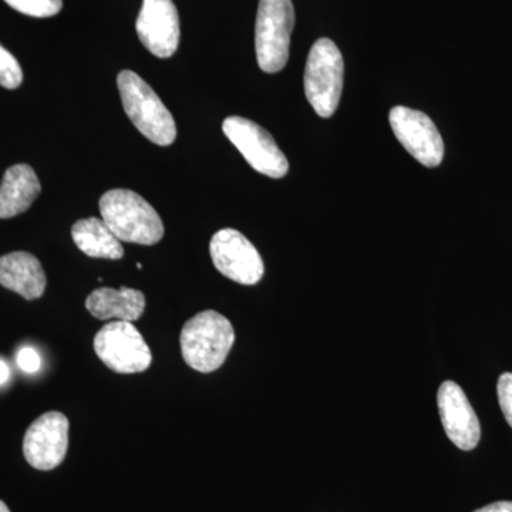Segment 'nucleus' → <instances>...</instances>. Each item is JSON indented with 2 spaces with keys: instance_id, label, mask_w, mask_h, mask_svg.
I'll use <instances>...</instances> for the list:
<instances>
[{
  "instance_id": "obj_21",
  "label": "nucleus",
  "mask_w": 512,
  "mask_h": 512,
  "mask_svg": "<svg viewBox=\"0 0 512 512\" xmlns=\"http://www.w3.org/2000/svg\"><path fill=\"white\" fill-rule=\"evenodd\" d=\"M474 512H512V501H498Z\"/></svg>"
},
{
  "instance_id": "obj_13",
  "label": "nucleus",
  "mask_w": 512,
  "mask_h": 512,
  "mask_svg": "<svg viewBox=\"0 0 512 512\" xmlns=\"http://www.w3.org/2000/svg\"><path fill=\"white\" fill-rule=\"evenodd\" d=\"M42 264L29 252H12L0 256V285L23 296L26 301L39 299L46 291Z\"/></svg>"
},
{
  "instance_id": "obj_4",
  "label": "nucleus",
  "mask_w": 512,
  "mask_h": 512,
  "mask_svg": "<svg viewBox=\"0 0 512 512\" xmlns=\"http://www.w3.org/2000/svg\"><path fill=\"white\" fill-rule=\"evenodd\" d=\"M293 26L292 0H259L255 50L259 67L265 73L281 72L288 63Z\"/></svg>"
},
{
  "instance_id": "obj_6",
  "label": "nucleus",
  "mask_w": 512,
  "mask_h": 512,
  "mask_svg": "<svg viewBox=\"0 0 512 512\" xmlns=\"http://www.w3.org/2000/svg\"><path fill=\"white\" fill-rule=\"evenodd\" d=\"M93 345L101 362L120 375L146 372L153 362L146 340L131 322L107 323L97 332Z\"/></svg>"
},
{
  "instance_id": "obj_17",
  "label": "nucleus",
  "mask_w": 512,
  "mask_h": 512,
  "mask_svg": "<svg viewBox=\"0 0 512 512\" xmlns=\"http://www.w3.org/2000/svg\"><path fill=\"white\" fill-rule=\"evenodd\" d=\"M10 8L32 18H52L63 8V0H5Z\"/></svg>"
},
{
  "instance_id": "obj_14",
  "label": "nucleus",
  "mask_w": 512,
  "mask_h": 512,
  "mask_svg": "<svg viewBox=\"0 0 512 512\" xmlns=\"http://www.w3.org/2000/svg\"><path fill=\"white\" fill-rule=\"evenodd\" d=\"M86 309L96 319H119L133 323L146 311V296L126 286L120 289L99 288L87 296Z\"/></svg>"
},
{
  "instance_id": "obj_15",
  "label": "nucleus",
  "mask_w": 512,
  "mask_h": 512,
  "mask_svg": "<svg viewBox=\"0 0 512 512\" xmlns=\"http://www.w3.org/2000/svg\"><path fill=\"white\" fill-rule=\"evenodd\" d=\"M40 191L39 178L30 165L18 164L8 168L0 184V220L28 211Z\"/></svg>"
},
{
  "instance_id": "obj_18",
  "label": "nucleus",
  "mask_w": 512,
  "mask_h": 512,
  "mask_svg": "<svg viewBox=\"0 0 512 512\" xmlns=\"http://www.w3.org/2000/svg\"><path fill=\"white\" fill-rule=\"evenodd\" d=\"M23 82L22 67L16 57L0 45V86L5 89H18Z\"/></svg>"
},
{
  "instance_id": "obj_9",
  "label": "nucleus",
  "mask_w": 512,
  "mask_h": 512,
  "mask_svg": "<svg viewBox=\"0 0 512 512\" xmlns=\"http://www.w3.org/2000/svg\"><path fill=\"white\" fill-rule=\"evenodd\" d=\"M394 136L424 167H439L444 157V143L436 124L421 111L397 106L390 110Z\"/></svg>"
},
{
  "instance_id": "obj_1",
  "label": "nucleus",
  "mask_w": 512,
  "mask_h": 512,
  "mask_svg": "<svg viewBox=\"0 0 512 512\" xmlns=\"http://www.w3.org/2000/svg\"><path fill=\"white\" fill-rule=\"evenodd\" d=\"M101 220L121 242L156 245L164 237L158 212L137 192L110 190L100 198Z\"/></svg>"
},
{
  "instance_id": "obj_3",
  "label": "nucleus",
  "mask_w": 512,
  "mask_h": 512,
  "mask_svg": "<svg viewBox=\"0 0 512 512\" xmlns=\"http://www.w3.org/2000/svg\"><path fill=\"white\" fill-rule=\"evenodd\" d=\"M117 87L124 111L137 130L157 146H171L177 137L174 117L150 84L137 73L123 70L117 77Z\"/></svg>"
},
{
  "instance_id": "obj_10",
  "label": "nucleus",
  "mask_w": 512,
  "mask_h": 512,
  "mask_svg": "<svg viewBox=\"0 0 512 512\" xmlns=\"http://www.w3.org/2000/svg\"><path fill=\"white\" fill-rule=\"evenodd\" d=\"M69 427V419L60 412L33 421L23 439V454L30 466L40 471L59 467L69 448Z\"/></svg>"
},
{
  "instance_id": "obj_23",
  "label": "nucleus",
  "mask_w": 512,
  "mask_h": 512,
  "mask_svg": "<svg viewBox=\"0 0 512 512\" xmlns=\"http://www.w3.org/2000/svg\"><path fill=\"white\" fill-rule=\"evenodd\" d=\"M0 512H10L8 505L0 501Z\"/></svg>"
},
{
  "instance_id": "obj_8",
  "label": "nucleus",
  "mask_w": 512,
  "mask_h": 512,
  "mask_svg": "<svg viewBox=\"0 0 512 512\" xmlns=\"http://www.w3.org/2000/svg\"><path fill=\"white\" fill-rule=\"evenodd\" d=\"M210 254L215 268L237 284L256 285L264 278V261L258 249L237 229L218 231L211 239Z\"/></svg>"
},
{
  "instance_id": "obj_11",
  "label": "nucleus",
  "mask_w": 512,
  "mask_h": 512,
  "mask_svg": "<svg viewBox=\"0 0 512 512\" xmlns=\"http://www.w3.org/2000/svg\"><path fill=\"white\" fill-rule=\"evenodd\" d=\"M136 30L151 55L168 59L180 45V18L173 0H143Z\"/></svg>"
},
{
  "instance_id": "obj_5",
  "label": "nucleus",
  "mask_w": 512,
  "mask_h": 512,
  "mask_svg": "<svg viewBox=\"0 0 512 512\" xmlns=\"http://www.w3.org/2000/svg\"><path fill=\"white\" fill-rule=\"evenodd\" d=\"M342 53L330 39H319L309 52L305 70L306 99L318 116L328 119L338 109L343 89Z\"/></svg>"
},
{
  "instance_id": "obj_22",
  "label": "nucleus",
  "mask_w": 512,
  "mask_h": 512,
  "mask_svg": "<svg viewBox=\"0 0 512 512\" xmlns=\"http://www.w3.org/2000/svg\"><path fill=\"white\" fill-rule=\"evenodd\" d=\"M10 376L9 366L3 360H0V386L8 382Z\"/></svg>"
},
{
  "instance_id": "obj_12",
  "label": "nucleus",
  "mask_w": 512,
  "mask_h": 512,
  "mask_svg": "<svg viewBox=\"0 0 512 512\" xmlns=\"http://www.w3.org/2000/svg\"><path fill=\"white\" fill-rule=\"evenodd\" d=\"M437 406L448 439L460 450H474L481 439L480 421L463 389L450 380L444 382L437 393Z\"/></svg>"
},
{
  "instance_id": "obj_16",
  "label": "nucleus",
  "mask_w": 512,
  "mask_h": 512,
  "mask_svg": "<svg viewBox=\"0 0 512 512\" xmlns=\"http://www.w3.org/2000/svg\"><path fill=\"white\" fill-rule=\"evenodd\" d=\"M72 238L76 247L90 258L117 261L124 256L123 245L101 218H86L72 227Z\"/></svg>"
},
{
  "instance_id": "obj_20",
  "label": "nucleus",
  "mask_w": 512,
  "mask_h": 512,
  "mask_svg": "<svg viewBox=\"0 0 512 512\" xmlns=\"http://www.w3.org/2000/svg\"><path fill=\"white\" fill-rule=\"evenodd\" d=\"M18 366L25 373H36L42 366V359L35 349L23 348L18 353Z\"/></svg>"
},
{
  "instance_id": "obj_2",
  "label": "nucleus",
  "mask_w": 512,
  "mask_h": 512,
  "mask_svg": "<svg viewBox=\"0 0 512 512\" xmlns=\"http://www.w3.org/2000/svg\"><path fill=\"white\" fill-rule=\"evenodd\" d=\"M235 342L232 323L215 311H204L185 323L180 335L185 363L200 373H212L224 365Z\"/></svg>"
},
{
  "instance_id": "obj_7",
  "label": "nucleus",
  "mask_w": 512,
  "mask_h": 512,
  "mask_svg": "<svg viewBox=\"0 0 512 512\" xmlns=\"http://www.w3.org/2000/svg\"><path fill=\"white\" fill-rule=\"evenodd\" d=\"M222 130L255 171L275 180L288 174V160L265 128L244 117L232 116L225 119Z\"/></svg>"
},
{
  "instance_id": "obj_19",
  "label": "nucleus",
  "mask_w": 512,
  "mask_h": 512,
  "mask_svg": "<svg viewBox=\"0 0 512 512\" xmlns=\"http://www.w3.org/2000/svg\"><path fill=\"white\" fill-rule=\"evenodd\" d=\"M498 402L512 429V373H503L497 384Z\"/></svg>"
}]
</instances>
